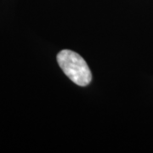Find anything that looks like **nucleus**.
<instances>
[{
    "instance_id": "1",
    "label": "nucleus",
    "mask_w": 153,
    "mask_h": 153,
    "mask_svg": "<svg viewBox=\"0 0 153 153\" xmlns=\"http://www.w3.org/2000/svg\"><path fill=\"white\" fill-rule=\"evenodd\" d=\"M57 62L63 72L78 86H87L92 74L82 56L69 49H64L57 55Z\"/></svg>"
}]
</instances>
